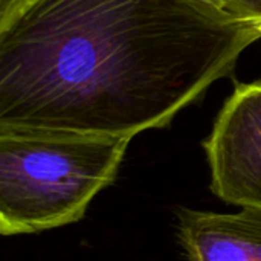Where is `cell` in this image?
I'll use <instances>...</instances> for the list:
<instances>
[{
    "mask_svg": "<svg viewBox=\"0 0 261 261\" xmlns=\"http://www.w3.org/2000/svg\"><path fill=\"white\" fill-rule=\"evenodd\" d=\"M258 38L206 0H24L0 21V132L133 139Z\"/></svg>",
    "mask_w": 261,
    "mask_h": 261,
    "instance_id": "1",
    "label": "cell"
},
{
    "mask_svg": "<svg viewBox=\"0 0 261 261\" xmlns=\"http://www.w3.org/2000/svg\"><path fill=\"white\" fill-rule=\"evenodd\" d=\"M130 138L0 132V234H38L80 222L110 187Z\"/></svg>",
    "mask_w": 261,
    "mask_h": 261,
    "instance_id": "2",
    "label": "cell"
},
{
    "mask_svg": "<svg viewBox=\"0 0 261 261\" xmlns=\"http://www.w3.org/2000/svg\"><path fill=\"white\" fill-rule=\"evenodd\" d=\"M203 148L214 196L228 205L261 210V83L236 87Z\"/></svg>",
    "mask_w": 261,
    "mask_h": 261,
    "instance_id": "3",
    "label": "cell"
},
{
    "mask_svg": "<svg viewBox=\"0 0 261 261\" xmlns=\"http://www.w3.org/2000/svg\"><path fill=\"white\" fill-rule=\"evenodd\" d=\"M176 239L184 261H261V210L213 213L180 208Z\"/></svg>",
    "mask_w": 261,
    "mask_h": 261,
    "instance_id": "4",
    "label": "cell"
},
{
    "mask_svg": "<svg viewBox=\"0 0 261 261\" xmlns=\"http://www.w3.org/2000/svg\"><path fill=\"white\" fill-rule=\"evenodd\" d=\"M206 2L226 11L234 17L248 20L257 26V15L260 11L261 0H206Z\"/></svg>",
    "mask_w": 261,
    "mask_h": 261,
    "instance_id": "5",
    "label": "cell"
},
{
    "mask_svg": "<svg viewBox=\"0 0 261 261\" xmlns=\"http://www.w3.org/2000/svg\"><path fill=\"white\" fill-rule=\"evenodd\" d=\"M24 0H0V21L9 17Z\"/></svg>",
    "mask_w": 261,
    "mask_h": 261,
    "instance_id": "6",
    "label": "cell"
},
{
    "mask_svg": "<svg viewBox=\"0 0 261 261\" xmlns=\"http://www.w3.org/2000/svg\"><path fill=\"white\" fill-rule=\"evenodd\" d=\"M257 28H258V31H260L261 34V6L260 11H258V15H257Z\"/></svg>",
    "mask_w": 261,
    "mask_h": 261,
    "instance_id": "7",
    "label": "cell"
}]
</instances>
